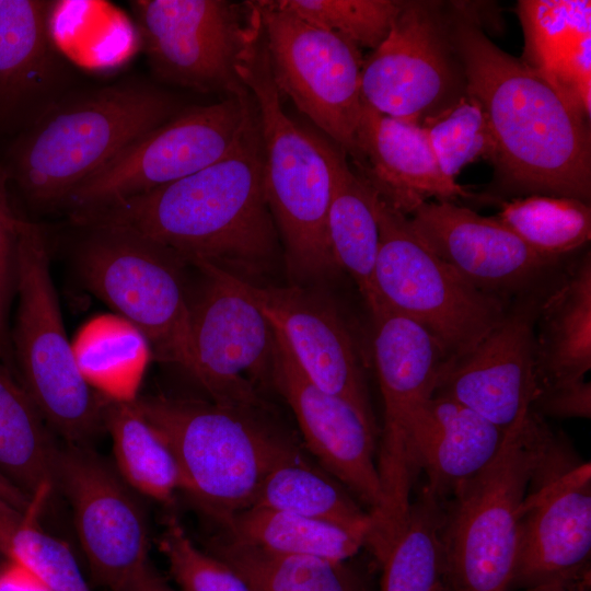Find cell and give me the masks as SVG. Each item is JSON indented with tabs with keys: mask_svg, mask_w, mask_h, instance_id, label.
Returning a JSON list of instances; mask_svg holds the SVG:
<instances>
[{
	"mask_svg": "<svg viewBox=\"0 0 591 591\" xmlns=\"http://www.w3.org/2000/svg\"><path fill=\"white\" fill-rule=\"evenodd\" d=\"M71 218L82 228L138 234L188 266L207 263L248 282L268 273L280 253V240L265 196L264 149L254 100L237 139L217 162Z\"/></svg>",
	"mask_w": 591,
	"mask_h": 591,
	"instance_id": "obj_1",
	"label": "cell"
},
{
	"mask_svg": "<svg viewBox=\"0 0 591 591\" xmlns=\"http://www.w3.org/2000/svg\"><path fill=\"white\" fill-rule=\"evenodd\" d=\"M455 4L451 33L467 93L485 112L497 146L495 192L589 204L590 117L544 74L494 44Z\"/></svg>",
	"mask_w": 591,
	"mask_h": 591,
	"instance_id": "obj_2",
	"label": "cell"
},
{
	"mask_svg": "<svg viewBox=\"0 0 591 591\" xmlns=\"http://www.w3.org/2000/svg\"><path fill=\"white\" fill-rule=\"evenodd\" d=\"M183 108L176 94L138 79L53 101L11 146L10 181L36 208L63 206L78 186Z\"/></svg>",
	"mask_w": 591,
	"mask_h": 591,
	"instance_id": "obj_3",
	"label": "cell"
},
{
	"mask_svg": "<svg viewBox=\"0 0 591 591\" xmlns=\"http://www.w3.org/2000/svg\"><path fill=\"white\" fill-rule=\"evenodd\" d=\"M132 403L171 450L179 490L220 528L252 506L274 468L300 457L294 440L259 409L164 395Z\"/></svg>",
	"mask_w": 591,
	"mask_h": 591,
	"instance_id": "obj_4",
	"label": "cell"
},
{
	"mask_svg": "<svg viewBox=\"0 0 591 591\" xmlns=\"http://www.w3.org/2000/svg\"><path fill=\"white\" fill-rule=\"evenodd\" d=\"M257 108L264 149V189L291 285L316 286L343 271L326 231L332 194L327 159L312 130L285 111L263 40L258 18L236 65Z\"/></svg>",
	"mask_w": 591,
	"mask_h": 591,
	"instance_id": "obj_5",
	"label": "cell"
},
{
	"mask_svg": "<svg viewBox=\"0 0 591 591\" xmlns=\"http://www.w3.org/2000/svg\"><path fill=\"white\" fill-rule=\"evenodd\" d=\"M556 433L530 409L496 457L444 501L447 591H510L524 502Z\"/></svg>",
	"mask_w": 591,
	"mask_h": 591,
	"instance_id": "obj_6",
	"label": "cell"
},
{
	"mask_svg": "<svg viewBox=\"0 0 591 591\" xmlns=\"http://www.w3.org/2000/svg\"><path fill=\"white\" fill-rule=\"evenodd\" d=\"M15 296L10 338L21 384L65 443L91 447L105 430V397L86 381L68 339L45 233L25 219L19 229Z\"/></svg>",
	"mask_w": 591,
	"mask_h": 591,
	"instance_id": "obj_7",
	"label": "cell"
},
{
	"mask_svg": "<svg viewBox=\"0 0 591 591\" xmlns=\"http://www.w3.org/2000/svg\"><path fill=\"white\" fill-rule=\"evenodd\" d=\"M74 252L83 286L128 323L153 356L194 375L189 298L174 253L138 234L88 227Z\"/></svg>",
	"mask_w": 591,
	"mask_h": 591,
	"instance_id": "obj_8",
	"label": "cell"
},
{
	"mask_svg": "<svg viewBox=\"0 0 591 591\" xmlns=\"http://www.w3.org/2000/svg\"><path fill=\"white\" fill-rule=\"evenodd\" d=\"M373 202L380 231L376 308L416 322L447 360L466 354L503 320L512 301L483 293L461 278L415 233L408 217L375 190Z\"/></svg>",
	"mask_w": 591,
	"mask_h": 591,
	"instance_id": "obj_9",
	"label": "cell"
},
{
	"mask_svg": "<svg viewBox=\"0 0 591 591\" xmlns=\"http://www.w3.org/2000/svg\"><path fill=\"white\" fill-rule=\"evenodd\" d=\"M370 313L383 427L376 454L382 500L371 515L367 547L381 561L403 529L412 503L416 478L409 456L412 424L418 408L433 395L447 357L416 322L384 306Z\"/></svg>",
	"mask_w": 591,
	"mask_h": 591,
	"instance_id": "obj_10",
	"label": "cell"
},
{
	"mask_svg": "<svg viewBox=\"0 0 591 591\" xmlns=\"http://www.w3.org/2000/svg\"><path fill=\"white\" fill-rule=\"evenodd\" d=\"M252 3L280 94L354 162L362 105L360 49L282 9L276 0Z\"/></svg>",
	"mask_w": 591,
	"mask_h": 591,
	"instance_id": "obj_11",
	"label": "cell"
},
{
	"mask_svg": "<svg viewBox=\"0 0 591 591\" xmlns=\"http://www.w3.org/2000/svg\"><path fill=\"white\" fill-rule=\"evenodd\" d=\"M466 94L450 4L403 1L385 39L363 60L362 101L381 114L421 126Z\"/></svg>",
	"mask_w": 591,
	"mask_h": 591,
	"instance_id": "obj_12",
	"label": "cell"
},
{
	"mask_svg": "<svg viewBox=\"0 0 591 591\" xmlns=\"http://www.w3.org/2000/svg\"><path fill=\"white\" fill-rule=\"evenodd\" d=\"M189 298L193 379L211 401L262 410L257 386L271 383L275 328L247 294L243 279L207 263Z\"/></svg>",
	"mask_w": 591,
	"mask_h": 591,
	"instance_id": "obj_13",
	"label": "cell"
},
{
	"mask_svg": "<svg viewBox=\"0 0 591 591\" xmlns=\"http://www.w3.org/2000/svg\"><path fill=\"white\" fill-rule=\"evenodd\" d=\"M252 101L248 92L184 107L78 186L63 207L72 217L151 192L211 165L237 139Z\"/></svg>",
	"mask_w": 591,
	"mask_h": 591,
	"instance_id": "obj_14",
	"label": "cell"
},
{
	"mask_svg": "<svg viewBox=\"0 0 591 591\" xmlns=\"http://www.w3.org/2000/svg\"><path fill=\"white\" fill-rule=\"evenodd\" d=\"M129 4L159 80L224 97L248 93L236 65L254 25L251 1L136 0Z\"/></svg>",
	"mask_w": 591,
	"mask_h": 591,
	"instance_id": "obj_15",
	"label": "cell"
},
{
	"mask_svg": "<svg viewBox=\"0 0 591 591\" xmlns=\"http://www.w3.org/2000/svg\"><path fill=\"white\" fill-rule=\"evenodd\" d=\"M56 489L67 498L93 581L121 588L149 560L150 531L138 494L91 447H59Z\"/></svg>",
	"mask_w": 591,
	"mask_h": 591,
	"instance_id": "obj_16",
	"label": "cell"
},
{
	"mask_svg": "<svg viewBox=\"0 0 591 591\" xmlns=\"http://www.w3.org/2000/svg\"><path fill=\"white\" fill-rule=\"evenodd\" d=\"M552 279L514 299L503 320L466 354L447 360L434 393L508 431L537 393L534 324Z\"/></svg>",
	"mask_w": 591,
	"mask_h": 591,
	"instance_id": "obj_17",
	"label": "cell"
},
{
	"mask_svg": "<svg viewBox=\"0 0 591 591\" xmlns=\"http://www.w3.org/2000/svg\"><path fill=\"white\" fill-rule=\"evenodd\" d=\"M415 233L478 291L511 302L547 283L561 260L530 250L495 216L453 201L430 200L409 217Z\"/></svg>",
	"mask_w": 591,
	"mask_h": 591,
	"instance_id": "obj_18",
	"label": "cell"
},
{
	"mask_svg": "<svg viewBox=\"0 0 591 591\" xmlns=\"http://www.w3.org/2000/svg\"><path fill=\"white\" fill-rule=\"evenodd\" d=\"M243 285L282 334L308 378L323 391L351 404L380 432L360 349L331 297L316 286H260L246 280Z\"/></svg>",
	"mask_w": 591,
	"mask_h": 591,
	"instance_id": "obj_19",
	"label": "cell"
},
{
	"mask_svg": "<svg viewBox=\"0 0 591 591\" xmlns=\"http://www.w3.org/2000/svg\"><path fill=\"white\" fill-rule=\"evenodd\" d=\"M271 384L294 414L308 450L371 515L375 513L382 500L379 430L347 401L314 384L276 328Z\"/></svg>",
	"mask_w": 591,
	"mask_h": 591,
	"instance_id": "obj_20",
	"label": "cell"
},
{
	"mask_svg": "<svg viewBox=\"0 0 591 591\" xmlns=\"http://www.w3.org/2000/svg\"><path fill=\"white\" fill-rule=\"evenodd\" d=\"M591 554V470L578 462L531 485L510 591L587 582Z\"/></svg>",
	"mask_w": 591,
	"mask_h": 591,
	"instance_id": "obj_21",
	"label": "cell"
},
{
	"mask_svg": "<svg viewBox=\"0 0 591 591\" xmlns=\"http://www.w3.org/2000/svg\"><path fill=\"white\" fill-rule=\"evenodd\" d=\"M356 147L354 171L407 217L431 198L456 202L475 196L443 174L422 127L381 114L363 101Z\"/></svg>",
	"mask_w": 591,
	"mask_h": 591,
	"instance_id": "obj_22",
	"label": "cell"
},
{
	"mask_svg": "<svg viewBox=\"0 0 591 591\" xmlns=\"http://www.w3.org/2000/svg\"><path fill=\"white\" fill-rule=\"evenodd\" d=\"M507 431L474 410L433 394L417 410L409 433V456L424 488L447 501L498 454Z\"/></svg>",
	"mask_w": 591,
	"mask_h": 591,
	"instance_id": "obj_23",
	"label": "cell"
},
{
	"mask_svg": "<svg viewBox=\"0 0 591 591\" xmlns=\"http://www.w3.org/2000/svg\"><path fill=\"white\" fill-rule=\"evenodd\" d=\"M58 2L0 0V119L25 114L48 97L59 71L53 39Z\"/></svg>",
	"mask_w": 591,
	"mask_h": 591,
	"instance_id": "obj_24",
	"label": "cell"
},
{
	"mask_svg": "<svg viewBox=\"0 0 591 591\" xmlns=\"http://www.w3.org/2000/svg\"><path fill=\"white\" fill-rule=\"evenodd\" d=\"M537 391L584 379L591 368V256L584 253L549 282L534 324Z\"/></svg>",
	"mask_w": 591,
	"mask_h": 591,
	"instance_id": "obj_25",
	"label": "cell"
},
{
	"mask_svg": "<svg viewBox=\"0 0 591 591\" xmlns=\"http://www.w3.org/2000/svg\"><path fill=\"white\" fill-rule=\"evenodd\" d=\"M312 134L332 173L326 219L328 245L335 263L355 281L371 312L378 304L374 269L380 244L374 190L354 171L336 143L320 131Z\"/></svg>",
	"mask_w": 591,
	"mask_h": 591,
	"instance_id": "obj_26",
	"label": "cell"
},
{
	"mask_svg": "<svg viewBox=\"0 0 591 591\" xmlns=\"http://www.w3.org/2000/svg\"><path fill=\"white\" fill-rule=\"evenodd\" d=\"M59 447L25 389L0 363V472L40 507L56 489Z\"/></svg>",
	"mask_w": 591,
	"mask_h": 591,
	"instance_id": "obj_27",
	"label": "cell"
},
{
	"mask_svg": "<svg viewBox=\"0 0 591 591\" xmlns=\"http://www.w3.org/2000/svg\"><path fill=\"white\" fill-rule=\"evenodd\" d=\"M206 551L229 565L252 591H370L364 576L345 561L271 553L220 532Z\"/></svg>",
	"mask_w": 591,
	"mask_h": 591,
	"instance_id": "obj_28",
	"label": "cell"
},
{
	"mask_svg": "<svg viewBox=\"0 0 591 591\" xmlns=\"http://www.w3.org/2000/svg\"><path fill=\"white\" fill-rule=\"evenodd\" d=\"M251 507H263L328 522L367 542L372 518L337 480L301 457L274 468L262 482ZM250 508V507H248Z\"/></svg>",
	"mask_w": 591,
	"mask_h": 591,
	"instance_id": "obj_29",
	"label": "cell"
},
{
	"mask_svg": "<svg viewBox=\"0 0 591 591\" xmlns=\"http://www.w3.org/2000/svg\"><path fill=\"white\" fill-rule=\"evenodd\" d=\"M103 421L119 476L137 494L171 505L179 490L176 461L132 401L105 397Z\"/></svg>",
	"mask_w": 591,
	"mask_h": 591,
	"instance_id": "obj_30",
	"label": "cell"
},
{
	"mask_svg": "<svg viewBox=\"0 0 591 591\" xmlns=\"http://www.w3.org/2000/svg\"><path fill=\"white\" fill-rule=\"evenodd\" d=\"M225 535L278 554L345 561L366 546L363 537L335 524L290 512L250 507L223 526Z\"/></svg>",
	"mask_w": 591,
	"mask_h": 591,
	"instance_id": "obj_31",
	"label": "cell"
},
{
	"mask_svg": "<svg viewBox=\"0 0 591 591\" xmlns=\"http://www.w3.org/2000/svg\"><path fill=\"white\" fill-rule=\"evenodd\" d=\"M443 514L444 501L422 488L381 561L380 591H447L441 544Z\"/></svg>",
	"mask_w": 591,
	"mask_h": 591,
	"instance_id": "obj_32",
	"label": "cell"
},
{
	"mask_svg": "<svg viewBox=\"0 0 591 591\" xmlns=\"http://www.w3.org/2000/svg\"><path fill=\"white\" fill-rule=\"evenodd\" d=\"M537 255L561 260L591 236L590 204L575 198L529 195L501 202L495 216Z\"/></svg>",
	"mask_w": 591,
	"mask_h": 591,
	"instance_id": "obj_33",
	"label": "cell"
},
{
	"mask_svg": "<svg viewBox=\"0 0 591 591\" xmlns=\"http://www.w3.org/2000/svg\"><path fill=\"white\" fill-rule=\"evenodd\" d=\"M35 518L0 499V552L53 591H92L69 545L44 531Z\"/></svg>",
	"mask_w": 591,
	"mask_h": 591,
	"instance_id": "obj_34",
	"label": "cell"
},
{
	"mask_svg": "<svg viewBox=\"0 0 591 591\" xmlns=\"http://www.w3.org/2000/svg\"><path fill=\"white\" fill-rule=\"evenodd\" d=\"M422 127L445 176L455 181L462 170L479 160L495 163L496 141L485 112L468 93Z\"/></svg>",
	"mask_w": 591,
	"mask_h": 591,
	"instance_id": "obj_35",
	"label": "cell"
},
{
	"mask_svg": "<svg viewBox=\"0 0 591 591\" xmlns=\"http://www.w3.org/2000/svg\"><path fill=\"white\" fill-rule=\"evenodd\" d=\"M518 9L525 43L521 59L540 72L580 38L591 35L589 0L519 1Z\"/></svg>",
	"mask_w": 591,
	"mask_h": 591,
	"instance_id": "obj_36",
	"label": "cell"
},
{
	"mask_svg": "<svg viewBox=\"0 0 591 591\" xmlns=\"http://www.w3.org/2000/svg\"><path fill=\"white\" fill-rule=\"evenodd\" d=\"M285 10L333 32L359 49H375L387 36L403 1L276 0Z\"/></svg>",
	"mask_w": 591,
	"mask_h": 591,
	"instance_id": "obj_37",
	"label": "cell"
},
{
	"mask_svg": "<svg viewBox=\"0 0 591 591\" xmlns=\"http://www.w3.org/2000/svg\"><path fill=\"white\" fill-rule=\"evenodd\" d=\"M158 544L181 591H252L229 565L198 548L174 517L166 520Z\"/></svg>",
	"mask_w": 591,
	"mask_h": 591,
	"instance_id": "obj_38",
	"label": "cell"
},
{
	"mask_svg": "<svg viewBox=\"0 0 591 591\" xmlns=\"http://www.w3.org/2000/svg\"><path fill=\"white\" fill-rule=\"evenodd\" d=\"M7 169L0 165V360L13 361L9 312L16 288V247L22 218L11 205Z\"/></svg>",
	"mask_w": 591,
	"mask_h": 591,
	"instance_id": "obj_39",
	"label": "cell"
},
{
	"mask_svg": "<svg viewBox=\"0 0 591 591\" xmlns=\"http://www.w3.org/2000/svg\"><path fill=\"white\" fill-rule=\"evenodd\" d=\"M531 409L542 417L590 418L591 384L579 379L543 386L537 391Z\"/></svg>",
	"mask_w": 591,
	"mask_h": 591,
	"instance_id": "obj_40",
	"label": "cell"
},
{
	"mask_svg": "<svg viewBox=\"0 0 591 591\" xmlns=\"http://www.w3.org/2000/svg\"><path fill=\"white\" fill-rule=\"evenodd\" d=\"M0 591H53L23 565L8 560L0 568Z\"/></svg>",
	"mask_w": 591,
	"mask_h": 591,
	"instance_id": "obj_41",
	"label": "cell"
},
{
	"mask_svg": "<svg viewBox=\"0 0 591 591\" xmlns=\"http://www.w3.org/2000/svg\"><path fill=\"white\" fill-rule=\"evenodd\" d=\"M120 591H181L173 588L148 561Z\"/></svg>",
	"mask_w": 591,
	"mask_h": 591,
	"instance_id": "obj_42",
	"label": "cell"
},
{
	"mask_svg": "<svg viewBox=\"0 0 591 591\" xmlns=\"http://www.w3.org/2000/svg\"><path fill=\"white\" fill-rule=\"evenodd\" d=\"M0 499L18 510L38 514L40 507L0 472Z\"/></svg>",
	"mask_w": 591,
	"mask_h": 591,
	"instance_id": "obj_43",
	"label": "cell"
},
{
	"mask_svg": "<svg viewBox=\"0 0 591 591\" xmlns=\"http://www.w3.org/2000/svg\"><path fill=\"white\" fill-rule=\"evenodd\" d=\"M586 583L569 586L563 582H547L519 591H583L581 587L586 586Z\"/></svg>",
	"mask_w": 591,
	"mask_h": 591,
	"instance_id": "obj_44",
	"label": "cell"
}]
</instances>
